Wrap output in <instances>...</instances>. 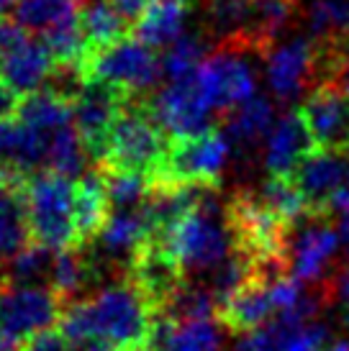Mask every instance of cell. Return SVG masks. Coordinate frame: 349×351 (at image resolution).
Masks as SVG:
<instances>
[{
    "label": "cell",
    "mask_w": 349,
    "mask_h": 351,
    "mask_svg": "<svg viewBox=\"0 0 349 351\" xmlns=\"http://www.w3.org/2000/svg\"><path fill=\"white\" fill-rule=\"evenodd\" d=\"M159 315L152 300L124 277L93 298L69 302L57 328L72 346L98 339L116 351H155Z\"/></svg>",
    "instance_id": "obj_1"
},
{
    "label": "cell",
    "mask_w": 349,
    "mask_h": 351,
    "mask_svg": "<svg viewBox=\"0 0 349 351\" xmlns=\"http://www.w3.org/2000/svg\"><path fill=\"white\" fill-rule=\"evenodd\" d=\"M170 134L159 126L149 100L134 95L118 116L116 126L108 138V152L100 167L113 172H134L155 180L170 149Z\"/></svg>",
    "instance_id": "obj_2"
},
{
    "label": "cell",
    "mask_w": 349,
    "mask_h": 351,
    "mask_svg": "<svg viewBox=\"0 0 349 351\" xmlns=\"http://www.w3.org/2000/svg\"><path fill=\"white\" fill-rule=\"evenodd\" d=\"M172 252L188 272L216 269L234 252V239L226 223V205H218L216 187H211L201 205L162 236H152Z\"/></svg>",
    "instance_id": "obj_3"
},
{
    "label": "cell",
    "mask_w": 349,
    "mask_h": 351,
    "mask_svg": "<svg viewBox=\"0 0 349 351\" xmlns=\"http://www.w3.org/2000/svg\"><path fill=\"white\" fill-rule=\"evenodd\" d=\"M31 241L62 252L75 246V182L57 172H36L26 185Z\"/></svg>",
    "instance_id": "obj_4"
},
{
    "label": "cell",
    "mask_w": 349,
    "mask_h": 351,
    "mask_svg": "<svg viewBox=\"0 0 349 351\" xmlns=\"http://www.w3.org/2000/svg\"><path fill=\"white\" fill-rule=\"evenodd\" d=\"M229 152H232V141L218 128L205 136L172 138L165 162L152 180V187H216L221 169L226 167Z\"/></svg>",
    "instance_id": "obj_5"
},
{
    "label": "cell",
    "mask_w": 349,
    "mask_h": 351,
    "mask_svg": "<svg viewBox=\"0 0 349 351\" xmlns=\"http://www.w3.org/2000/svg\"><path fill=\"white\" fill-rule=\"evenodd\" d=\"M146 100L159 126L170 134V138L205 136L218 128L216 126L218 113L214 110L211 100L205 98L203 85L198 80V69L190 75L170 80L157 95Z\"/></svg>",
    "instance_id": "obj_6"
},
{
    "label": "cell",
    "mask_w": 349,
    "mask_h": 351,
    "mask_svg": "<svg viewBox=\"0 0 349 351\" xmlns=\"http://www.w3.org/2000/svg\"><path fill=\"white\" fill-rule=\"evenodd\" d=\"M252 49L234 41H221V47L208 54L198 67V80L205 98L218 116H229L249 98H254V67L249 62ZM260 57V54H257Z\"/></svg>",
    "instance_id": "obj_7"
},
{
    "label": "cell",
    "mask_w": 349,
    "mask_h": 351,
    "mask_svg": "<svg viewBox=\"0 0 349 351\" xmlns=\"http://www.w3.org/2000/svg\"><path fill=\"white\" fill-rule=\"evenodd\" d=\"M131 98L134 95L124 88H116L103 80H87L78 98L72 100V123L95 165L106 159L111 131Z\"/></svg>",
    "instance_id": "obj_8"
},
{
    "label": "cell",
    "mask_w": 349,
    "mask_h": 351,
    "mask_svg": "<svg viewBox=\"0 0 349 351\" xmlns=\"http://www.w3.org/2000/svg\"><path fill=\"white\" fill-rule=\"evenodd\" d=\"M159 75L162 59L157 57V49L131 36L93 54L85 64V80H103L128 90L131 95H142L144 90H149Z\"/></svg>",
    "instance_id": "obj_9"
},
{
    "label": "cell",
    "mask_w": 349,
    "mask_h": 351,
    "mask_svg": "<svg viewBox=\"0 0 349 351\" xmlns=\"http://www.w3.org/2000/svg\"><path fill=\"white\" fill-rule=\"evenodd\" d=\"M65 308V300L52 287L10 285L5 280L0 285V328L19 341L54 328Z\"/></svg>",
    "instance_id": "obj_10"
},
{
    "label": "cell",
    "mask_w": 349,
    "mask_h": 351,
    "mask_svg": "<svg viewBox=\"0 0 349 351\" xmlns=\"http://www.w3.org/2000/svg\"><path fill=\"white\" fill-rule=\"evenodd\" d=\"M303 218H306V226H301V218H298L288 228V246H285L288 267L298 282H319L334 262L341 239L339 231L329 226L331 215L306 210Z\"/></svg>",
    "instance_id": "obj_11"
},
{
    "label": "cell",
    "mask_w": 349,
    "mask_h": 351,
    "mask_svg": "<svg viewBox=\"0 0 349 351\" xmlns=\"http://www.w3.org/2000/svg\"><path fill=\"white\" fill-rule=\"evenodd\" d=\"M291 180L306 200L308 213L331 215V197L349 187V152L311 149L293 169Z\"/></svg>",
    "instance_id": "obj_12"
},
{
    "label": "cell",
    "mask_w": 349,
    "mask_h": 351,
    "mask_svg": "<svg viewBox=\"0 0 349 351\" xmlns=\"http://www.w3.org/2000/svg\"><path fill=\"white\" fill-rule=\"evenodd\" d=\"M54 67L57 64L44 39L26 34L21 26L13 34V39L5 44V49L0 51V80L19 100L44 88Z\"/></svg>",
    "instance_id": "obj_13"
},
{
    "label": "cell",
    "mask_w": 349,
    "mask_h": 351,
    "mask_svg": "<svg viewBox=\"0 0 349 351\" xmlns=\"http://www.w3.org/2000/svg\"><path fill=\"white\" fill-rule=\"evenodd\" d=\"M298 113L303 116L316 149L349 152V95L324 82L308 93Z\"/></svg>",
    "instance_id": "obj_14"
},
{
    "label": "cell",
    "mask_w": 349,
    "mask_h": 351,
    "mask_svg": "<svg viewBox=\"0 0 349 351\" xmlns=\"http://www.w3.org/2000/svg\"><path fill=\"white\" fill-rule=\"evenodd\" d=\"M316 80V44L313 39H291L267 54V85L275 98L291 103Z\"/></svg>",
    "instance_id": "obj_15"
},
{
    "label": "cell",
    "mask_w": 349,
    "mask_h": 351,
    "mask_svg": "<svg viewBox=\"0 0 349 351\" xmlns=\"http://www.w3.org/2000/svg\"><path fill=\"white\" fill-rule=\"evenodd\" d=\"M106 172L98 165L75 182V246L90 249L111 218Z\"/></svg>",
    "instance_id": "obj_16"
},
{
    "label": "cell",
    "mask_w": 349,
    "mask_h": 351,
    "mask_svg": "<svg viewBox=\"0 0 349 351\" xmlns=\"http://www.w3.org/2000/svg\"><path fill=\"white\" fill-rule=\"evenodd\" d=\"M278 315V308L272 302L270 282L249 280L239 293H234L229 300L218 308V323L232 333H252L270 326Z\"/></svg>",
    "instance_id": "obj_17"
},
{
    "label": "cell",
    "mask_w": 349,
    "mask_h": 351,
    "mask_svg": "<svg viewBox=\"0 0 349 351\" xmlns=\"http://www.w3.org/2000/svg\"><path fill=\"white\" fill-rule=\"evenodd\" d=\"M311 149H316L313 138H311L303 116L295 108L272 126L270 136H267V149H264V167H267L270 177H291L293 169Z\"/></svg>",
    "instance_id": "obj_18"
},
{
    "label": "cell",
    "mask_w": 349,
    "mask_h": 351,
    "mask_svg": "<svg viewBox=\"0 0 349 351\" xmlns=\"http://www.w3.org/2000/svg\"><path fill=\"white\" fill-rule=\"evenodd\" d=\"M298 0H249V23L234 44H242L260 57H267L285 26L291 23Z\"/></svg>",
    "instance_id": "obj_19"
},
{
    "label": "cell",
    "mask_w": 349,
    "mask_h": 351,
    "mask_svg": "<svg viewBox=\"0 0 349 351\" xmlns=\"http://www.w3.org/2000/svg\"><path fill=\"white\" fill-rule=\"evenodd\" d=\"M149 239H152V226L144 208L111 213L106 228L98 236L103 256H108L111 262H126V267Z\"/></svg>",
    "instance_id": "obj_20"
},
{
    "label": "cell",
    "mask_w": 349,
    "mask_h": 351,
    "mask_svg": "<svg viewBox=\"0 0 349 351\" xmlns=\"http://www.w3.org/2000/svg\"><path fill=\"white\" fill-rule=\"evenodd\" d=\"M190 13H193V0H155L131 34L134 39L144 41L152 49H167L185 34Z\"/></svg>",
    "instance_id": "obj_21"
},
{
    "label": "cell",
    "mask_w": 349,
    "mask_h": 351,
    "mask_svg": "<svg viewBox=\"0 0 349 351\" xmlns=\"http://www.w3.org/2000/svg\"><path fill=\"white\" fill-rule=\"evenodd\" d=\"M31 244L26 185L0 177V264Z\"/></svg>",
    "instance_id": "obj_22"
},
{
    "label": "cell",
    "mask_w": 349,
    "mask_h": 351,
    "mask_svg": "<svg viewBox=\"0 0 349 351\" xmlns=\"http://www.w3.org/2000/svg\"><path fill=\"white\" fill-rule=\"evenodd\" d=\"M221 323L216 318L172 323L159 315L155 333V351H221Z\"/></svg>",
    "instance_id": "obj_23"
},
{
    "label": "cell",
    "mask_w": 349,
    "mask_h": 351,
    "mask_svg": "<svg viewBox=\"0 0 349 351\" xmlns=\"http://www.w3.org/2000/svg\"><path fill=\"white\" fill-rule=\"evenodd\" d=\"M87 0H16L13 23H19L26 34H49L69 21H78L85 10Z\"/></svg>",
    "instance_id": "obj_24"
},
{
    "label": "cell",
    "mask_w": 349,
    "mask_h": 351,
    "mask_svg": "<svg viewBox=\"0 0 349 351\" xmlns=\"http://www.w3.org/2000/svg\"><path fill=\"white\" fill-rule=\"evenodd\" d=\"M275 108L267 98H249L229 116L221 118L223 134L236 147H257L262 138L270 136Z\"/></svg>",
    "instance_id": "obj_25"
},
{
    "label": "cell",
    "mask_w": 349,
    "mask_h": 351,
    "mask_svg": "<svg viewBox=\"0 0 349 351\" xmlns=\"http://www.w3.org/2000/svg\"><path fill=\"white\" fill-rule=\"evenodd\" d=\"M13 116L21 118L26 126L52 136L54 131H59L72 121V103L57 95V93H52V90L41 88L26 95V98H21Z\"/></svg>",
    "instance_id": "obj_26"
},
{
    "label": "cell",
    "mask_w": 349,
    "mask_h": 351,
    "mask_svg": "<svg viewBox=\"0 0 349 351\" xmlns=\"http://www.w3.org/2000/svg\"><path fill=\"white\" fill-rule=\"evenodd\" d=\"M80 26L85 31V39L93 54L128 39V34H131V26L118 16L111 0H98V3L85 5L82 16H80Z\"/></svg>",
    "instance_id": "obj_27"
},
{
    "label": "cell",
    "mask_w": 349,
    "mask_h": 351,
    "mask_svg": "<svg viewBox=\"0 0 349 351\" xmlns=\"http://www.w3.org/2000/svg\"><path fill=\"white\" fill-rule=\"evenodd\" d=\"M54 256L57 252H52L47 246L31 241L29 246H23L16 256H10L8 262L0 264L5 282L10 285H36V287H49L52 280V267H54Z\"/></svg>",
    "instance_id": "obj_28"
},
{
    "label": "cell",
    "mask_w": 349,
    "mask_h": 351,
    "mask_svg": "<svg viewBox=\"0 0 349 351\" xmlns=\"http://www.w3.org/2000/svg\"><path fill=\"white\" fill-rule=\"evenodd\" d=\"M90 159L85 144L80 138L75 123H67L59 131L52 134L49 138V154H47V169L49 172H57V175H65L69 180L75 177H82L87 172L85 162Z\"/></svg>",
    "instance_id": "obj_29"
},
{
    "label": "cell",
    "mask_w": 349,
    "mask_h": 351,
    "mask_svg": "<svg viewBox=\"0 0 349 351\" xmlns=\"http://www.w3.org/2000/svg\"><path fill=\"white\" fill-rule=\"evenodd\" d=\"M208 49H211V44H208L205 34H201V31H185L183 36L172 41L165 54H162V75L167 80L190 75L208 57Z\"/></svg>",
    "instance_id": "obj_30"
},
{
    "label": "cell",
    "mask_w": 349,
    "mask_h": 351,
    "mask_svg": "<svg viewBox=\"0 0 349 351\" xmlns=\"http://www.w3.org/2000/svg\"><path fill=\"white\" fill-rule=\"evenodd\" d=\"M308 26L313 41L349 39V0H311Z\"/></svg>",
    "instance_id": "obj_31"
},
{
    "label": "cell",
    "mask_w": 349,
    "mask_h": 351,
    "mask_svg": "<svg viewBox=\"0 0 349 351\" xmlns=\"http://www.w3.org/2000/svg\"><path fill=\"white\" fill-rule=\"evenodd\" d=\"M106 190L108 200H111V210H139L144 208L149 195H152V180L144 175H134V172H113L106 169Z\"/></svg>",
    "instance_id": "obj_32"
},
{
    "label": "cell",
    "mask_w": 349,
    "mask_h": 351,
    "mask_svg": "<svg viewBox=\"0 0 349 351\" xmlns=\"http://www.w3.org/2000/svg\"><path fill=\"white\" fill-rule=\"evenodd\" d=\"M254 195L260 197V203L264 208H270L272 213L280 215L288 223L298 221L306 213V200L298 193V187L293 185L291 177H267V182Z\"/></svg>",
    "instance_id": "obj_33"
},
{
    "label": "cell",
    "mask_w": 349,
    "mask_h": 351,
    "mask_svg": "<svg viewBox=\"0 0 349 351\" xmlns=\"http://www.w3.org/2000/svg\"><path fill=\"white\" fill-rule=\"evenodd\" d=\"M249 23V0H208V26L221 41L239 39Z\"/></svg>",
    "instance_id": "obj_34"
},
{
    "label": "cell",
    "mask_w": 349,
    "mask_h": 351,
    "mask_svg": "<svg viewBox=\"0 0 349 351\" xmlns=\"http://www.w3.org/2000/svg\"><path fill=\"white\" fill-rule=\"evenodd\" d=\"M21 351H72V343L62 336L57 326L54 328H49V331H41L36 336H31L23 341Z\"/></svg>",
    "instance_id": "obj_35"
},
{
    "label": "cell",
    "mask_w": 349,
    "mask_h": 351,
    "mask_svg": "<svg viewBox=\"0 0 349 351\" xmlns=\"http://www.w3.org/2000/svg\"><path fill=\"white\" fill-rule=\"evenodd\" d=\"M234 351H280V343H278L270 326H264L260 331L244 333V339H239Z\"/></svg>",
    "instance_id": "obj_36"
},
{
    "label": "cell",
    "mask_w": 349,
    "mask_h": 351,
    "mask_svg": "<svg viewBox=\"0 0 349 351\" xmlns=\"http://www.w3.org/2000/svg\"><path fill=\"white\" fill-rule=\"evenodd\" d=\"M16 108H19V98H16V95L3 85V80H0V118L13 116Z\"/></svg>",
    "instance_id": "obj_37"
},
{
    "label": "cell",
    "mask_w": 349,
    "mask_h": 351,
    "mask_svg": "<svg viewBox=\"0 0 349 351\" xmlns=\"http://www.w3.org/2000/svg\"><path fill=\"white\" fill-rule=\"evenodd\" d=\"M331 293L337 295V298H341L344 302H349V262L347 267L341 269V274L334 280V285H331Z\"/></svg>",
    "instance_id": "obj_38"
},
{
    "label": "cell",
    "mask_w": 349,
    "mask_h": 351,
    "mask_svg": "<svg viewBox=\"0 0 349 351\" xmlns=\"http://www.w3.org/2000/svg\"><path fill=\"white\" fill-rule=\"evenodd\" d=\"M72 351H116L111 343L106 341H98V339H90V341H82L78 346H72Z\"/></svg>",
    "instance_id": "obj_39"
},
{
    "label": "cell",
    "mask_w": 349,
    "mask_h": 351,
    "mask_svg": "<svg viewBox=\"0 0 349 351\" xmlns=\"http://www.w3.org/2000/svg\"><path fill=\"white\" fill-rule=\"evenodd\" d=\"M21 346H23V341L13 339V336H8L0 328V351H21Z\"/></svg>",
    "instance_id": "obj_40"
},
{
    "label": "cell",
    "mask_w": 349,
    "mask_h": 351,
    "mask_svg": "<svg viewBox=\"0 0 349 351\" xmlns=\"http://www.w3.org/2000/svg\"><path fill=\"white\" fill-rule=\"evenodd\" d=\"M339 239L349 246V213L341 215V221H339Z\"/></svg>",
    "instance_id": "obj_41"
},
{
    "label": "cell",
    "mask_w": 349,
    "mask_h": 351,
    "mask_svg": "<svg viewBox=\"0 0 349 351\" xmlns=\"http://www.w3.org/2000/svg\"><path fill=\"white\" fill-rule=\"evenodd\" d=\"M13 5H16V0H0V19H3L8 10H13Z\"/></svg>",
    "instance_id": "obj_42"
}]
</instances>
